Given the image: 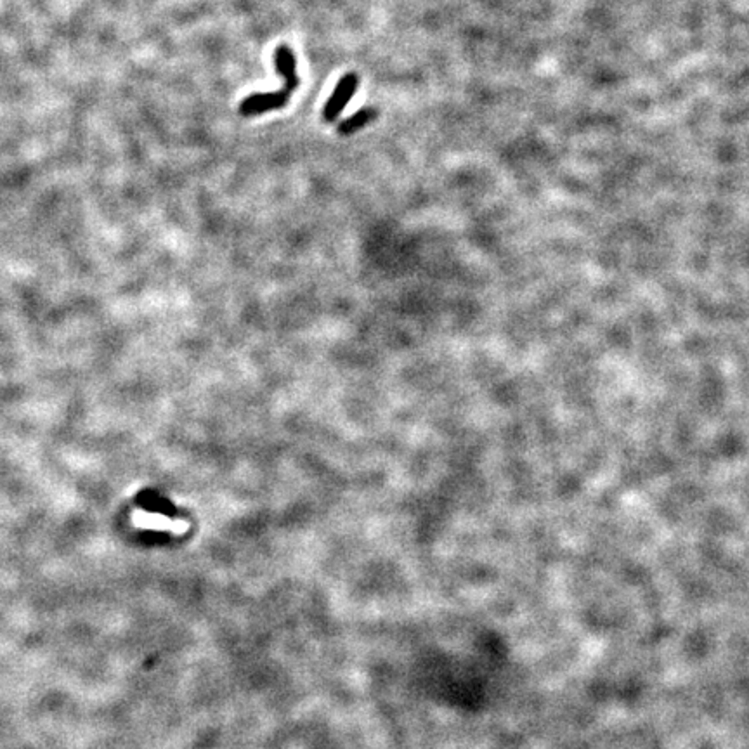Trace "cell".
Here are the masks:
<instances>
[{
	"instance_id": "obj_2",
	"label": "cell",
	"mask_w": 749,
	"mask_h": 749,
	"mask_svg": "<svg viewBox=\"0 0 749 749\" xmlns=\"http://www.w3.org/2000/svg\"><path fill=\"white\" fill-rule=\"evenodd\" d=\"M357 84H360V78H357L356 73H347L345 77L340 78V82L335 87L333 94L326 101L325 109H323V118L326 122L337 120L338 115L344 112L347 102L352 99L354 92H356Z\"/></svg>"
},
{
	"instance_id": "obj_3",
	"label": "cell",
	"mask_w": 749,
	"mask_h": 749,
	"mask_svg": "<svg viewBox=\"0 0 749 749\" xmlns=\"http://www.w3.org/2000/svg\"><path fill=\"white\" fill-rule=\"evenodd\" d=\"M137 524L146 527H151V529H167L173 531V533H180V531L186 529V524L180 522V520H172L168 517H161L156 512H136L134 515Z\"/></svg>"
},
{
	"instance_id": "obj_1",
	"label": "cell",
	"mask_w": 749,
	"mask_h": 749,
	"mask_svg": "<svg viewBox=\"0 0 749 749\" xmlns=\"http://www.w3.org/2000/svg\"><path fill=\"white\" fill-rule=\"evenodd\" d=\"M274 65L278 73L285 78V87L276 92L266 94H252L239 104V113L243 117L262 115V113L271 112V109H279L286 106L291 94L297 90L298 77H297V59H295L293 50L289 45H279L274 50Z\"/></svg>"
},
{
	"instance_id": "obj_4",
	"label": "cell",
	"mask_w": 749,
	"mask_h": 749,
	"mask_svg": "<svg viewBox=\"0 0 749 749\" xmlns=\"http://www.w3.org/2000/svg\"><path fill=\"white\" fill-rule=\"evenodd\" d=\"M377 115H378L377 109L362 108V109H360V112L354 113L352 117H349L347 120H344L340 125H338V134H342V136H349V134H354L356 130L362 129L366 124H370V122L374 120V118H377Z\"/></svg>"
}]
</instances>
